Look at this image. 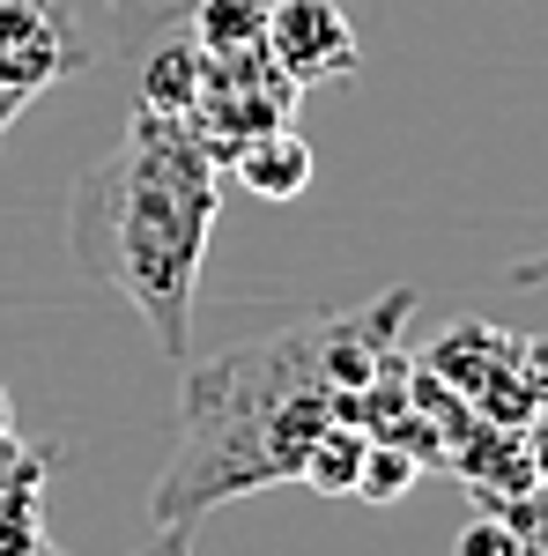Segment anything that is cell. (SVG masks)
I'll use <instances>...</instances> for the list:
<instances>
[{"label": "cell", "instance_id": "1", "mask_svg": "<svg viewBox=\"0 0 548 556\" xmlns=\"http://www.w3.org/2000/svg\"><path fill=\"white\" fill-rule=\"evenodd\" d=\"M215 156L193 119L133 112L119 149L89 164L67 201V253L89 282L119 290L164 356L193 349V290L215 238Z\"/></svg>", "mask_w": 548, "mask_h": 556}, {"label": "cell", "instance_id": "2", "mask_svg": "<svg viewBox=\"0 0 548 556\" xmlns=\"http://www.w3.org/2000/svg\"><path fill=\"white\" fill-rule=\"evenodd\" d=\"M319 334L327 327H296L259 349H230L222 364H201L186 379L178 460L149 490V519L178 527L215 497L296 482L304 445L334 416V393L319 379Z\"/></svg>", "mask_w": 548, "mask_h": 556}, {"label": "cell", "instance_id": "3", "mask_svg": "<svg viewBox=\"0 0 548 556\" xmlns=\"http://www.w3.org/2000/svg\"><path fill=\"white\" fill-rule=\"evenodd\" d=\"M296 97L304 89L275 67V52L253 45V52H208V75H201V97H193V127L208 134L215 156H230L245 134L259 127H290L296 119Z\"/></svg>", "mask_w": 548, "mask_h": 556}, {"label": "cell", "instance_id": "4", "mask_svg": "<svg viewBox=\"0 0 548 556\" xmlns=\"http://www.w3.org/2000/svg\"><path fill=\"white\" fill-rule=\"evenodd\" d=\"M89 67H97V45L67 0H0V83L44 97L52 83H75Z\"/></svg>", "mask_w": 548, "mask_h": 556}, {"label": "cell", "instance_id": "5", "mask_svg": "<svg viewBox=\"0 0 548 556\" xmlns=\"http://www.w3.org/2000/svg\"><path fill=\"white\" fill-rule=\"evenodd\" d=\"M267 52H275V67H282L296 89L348 83L356 60H364L356 23L341 15V0H275V8H267Z\"/></svg>", "mask_w": 548, "mask_h": 556}, {"label": "cell", "instance_id": "6", "mask_svg": "<svg viewBox=\"0 0 548 556\" xmlns=\"http://www.w3.org/2000/svg\"><path fill=\"white\" fill-rule=\"evenodd\" d=\"M201 75H208V52L201 38L178 23L164 38H149L133 52V112H156V119H186L193 97H201Z\"/></svg>", "mask_w": 548, "mask_h": 556}, {"label": "cell", "instance_id": "7", "mask_svg": "<svg viewBox=\"0 0 548 556\" xmlns=\"http://www.w3.org/2000/svg\"><path fill=\"white\" fill-rule=\"evenodd\" d=\"M230 172H238V186L245 193H259V201H304L311 193V178H319V156H311V141L290 127H259L245 134L230 156H222Z\"/></svg>", "mask_w": 548, "mask_h": 556}, {"label": "cell", "instance_id": "8", "mask_svg": "<svg viewBox=\"0 0 548 556\" xmlns=\"http://www.w3.org/2000/svg\"><path fill=\"white\" fill-rule=\"evenodd\" d=\"M364 445H371V430H364V424L327 416V424H319V438L304 445V468H296V482H311V490H327V497H356Z\"/></svg>", "mask_w": 548, "mask_h": 556}, {"label": "cell", "instance_id": "9", "mask_svg": "<svg viewBox=\"0 0 548 556\" xmlns=\"http://www.w3.org/2000/svg\"><path fill=\"white\" fill-rule=\"evenodd\" d=\"M193 15V0H104V60L133 67V52Z\"/></svg>", "mask_w": 548, "mask_h": 556}, {"label": "cell", "instance_id": "10", "mask_svg": "<svg viewBox=\"0 0 548 556\" xmlns=\"http://www.w3.org/2000/svg\"><path fill=\"white\" fill-rule=\"evenodd\" d=\"M267 8L275 0H193L186 30L201 38V52H253L267 45Z\"/></svg>", "mask_w": 548, "mask_h": 556}, {"label": "cell", "instance_id": "11", "mask_svg": "<svg viewBox=\"0 0 548 556\" xmlns=\"http://www.w3.org/2000/svg\"><path fill=\"white\" fill-rule=\"evenodd\" d=\"M416 475H422V460L408 445L371 438V445H364V468H356V497H364V505H393L400 490H416Z\"/></svg>", "mask_w": 548, "mask_h": 556}, {"label": "cell", "instance_id": "12", "mask_svg": "<svg viewBox=\"0 0 548 556\" xmlns=\"http://www.w3.org/2000/svg\"><path fill=\"white\" fill-rule=\"evenodd\" d=\"M519 549H526L519 527H511L505 513H489V505H482V519H467L460 542H453V556H519Z\"/></svg>", "mask_w": 548, "mask_h": 556}, {"label": "cell", "instance_id": "13", "mask_svg": "<svg viewBox=\"0 0 548 556\" xmlns=\"http://www.w3.org/2000/svg\"><path fill=\"white\" fill-rule=\"evenodd\" d=\"M489 513H505L511 527H519V542L548 556V482H526L519 497H505V505H489Z\"/></svg>", "mask_w": 548, "mask_h": 556}, {"label": "cell", "instance_id": "14", "mask_svg": "<svg viewBox=\"0 0 548 556\" xmlns=\"http://www.w3.org/2000/svg\"><path fill=\"white\" fill-rule=\"evenodd\" d=\"M519 438H526V460H534V482H548V408H534V416L519 424Z\"/></svg>", "mask_w": 548, "mask_h": 556}, {"label": "cell", "instance_id": "15", "mask_svg": "<svg viewBox=\"0 0 548 556\" xmlns=\"http://www.w3.org/2000/svg\"><path fill=\"white\" fill-rule=\"evenodd\" d=\"M511 282H519V290H534V282H548V253H534V260H511Z\"/></svg>", "mask_w": 548, "mask_h": 556}, {"label": "cell", "instance_id": "16", "mask_svg": "<svg viewBox=\"0 0 548 556\" xmlns=\"http://www.w3.org/2000/svg\"><path fill=\"white\" fill-rule=\"evenodd\" d=\"M23 104H30L23 89H15V83H0V134H8V127H15V119H23Z\"/></svg>", "mask_w": 548, "mask_h": 556}, {"label": "cell", "instance_id": "17", "mask_svg": "<svg viewBox=\"0 0 548 556\" xmlns=\"http://www.w3.org/2000/svg\"><path fill=\"white\" fill-rule=\"evenodd\" d=\"M0 438H8V386H0Z\"/></svg>", "mask_w": 548, "mask_h": 556}, {"label": "cell", "instance_id": "18", "mask_svg": "<svg viewBox=\"0 0 548 556\" xmlns=\"http://www.w3.org/2000/svg\"><path fill=\"white\" fill-rule=\"evenodd\" d=\"M30 556H60V549H44V542H38V549H30Z\"/></svg>", "mask_w": 548, "mask_h": 556}, {"label": "cell", "instance_id": "19", "mask_svg": "<svg viewBox=\"0 0 548 556\" xmlns=\"http://www.w3.org/2000/svg\"><path fill=\"white\" fill-rule=\"evenodd\" d=\"M519 556H541V549H519Z\"/></svg>", "mask_w": 548, "mask_h": 556}]
</instances>
